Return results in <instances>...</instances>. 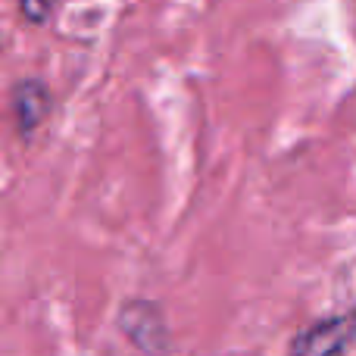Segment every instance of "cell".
<instances>
[{"mask_svg": "<svg viewBox=\"0 0 356 356\" xmlns=\"http://www.w3.org/2000/svg\"><path fill=\"white\" fill-rule=\"evenodd\" d=\"M116 328L141 356H169L172 332H169L166 309L147 297H129L116 313Z\"/></svg>", "mask_w": 356, "mask_h": 356, "instance_id": "6da1fadb", "label": "cell"}, {"mask_svg": "<svg viewBox=\"0 0 356 356\" xmlns=\"http://www.w3.org/2000/svg\"><path fill=\"white\" fill-rule=\"evenodd\" d=\"M356 344V307L347 313L322 316L291 338L288 356H344Z\"/></svg>", "mask_w": 356, "mask_h": 356, "instance_id": "7a4b0ae2", "label": "cell"}, {"mask_svg": "<svg viewBox=\"0 0 356 356\" xmlns=\"http://www.w3.org/2000/svg\"><path fill=\"white\" fill-rule=\"evenodd\" d=\"M54 110V91L44 79H22L10 91V113L16 119V135L31 138Z\"/></svg>", "mask_w": 356, "mask_h": 356, "instance_id": "3957f363", "label": "cell"}, {"mask_svg": "<svg viewBox=\"0 0 356 356\" xmlns=\"http://www.w3.org/2000/svg\"><path fill=\"white\" fill-rule=\"evenodd\" d=\"M19 13L29 25H44L54 13V0H19Z\"/></svg>", "mask_w": 356, "mask_h": 356, "instance_id": "277c9868", "label": "cell"}]
</instances>
